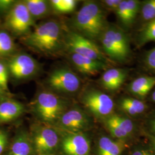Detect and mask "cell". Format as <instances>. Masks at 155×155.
<instances>
[{
  "label": "cell",
  "mask_w": 155,
  "mask_h": 155,
  "mask_svg": "<svg viewBox=\"0 0 155 155\" xmlns=\"http://www.w3.org/2000/svg\"><path fill=\"white\" fill-rule=\"evenodd\" d=\"M65 32L61 22L51 19L36 25L21 40L25 46L38 54L56 55L65 49Z\"/></svg>",
  "instance_id": "6da1fadb"
},
{
  "label": "cell",
  "mask_w": 155,
  "mask_h": 155,
  "mask_svg": "<svg viewBox=\"0 0 155 155\" xmlns=\"http://www.w3.org/2000/svg\"><path fill=\"white\" fill-rule=\"evenodd\" d=\"M109 22L100 2L85 1L71 20L73 31L94 41L98 40Z\"/></svg>",
  "instance_id": "7a4b0ae2"
},
{
  "label": "cell",
  "mask_w": 155,
  "mask_h": 155,
  "mask_svg": "<svg viewBox=\"0 0 155 155\" xmlns=\"http://www.w3.org/2000/svg\"><path fill=\"white\" fill-rule=\"evenodd\" d=\"M98 40L101 50L110 61L124 63L131 58L130 39L119 25L108 23Z\"/></svg>",
  "instance_id": "3957f363"
},
{
  "label": "cell",
  "mask_w": 155,
  "mask_h": 155,
  "mask_svg": "<svg viewBox=\"0 0 155 155\" xmlns=\"http://www.w3.org/2000/svg\"><path fill=\"white\" fill-rule=\"evenodd\" d=\"M68 109L67 101L49 89L39 91L32 104L33 112L41 124L51 127Z\"/></svg>",
  "instance_id": "277c9868"
},
{
  "label": "cell",
  "mask_w": 155,
  "mask_h": 155,
  "mask_svg": "<svg viewBox=\"0 0 155 155\" xmlns=\"http://www.w3.org/2000/svg\"><path fill=\"white\" fill-rule=\"evenodd\" d=\"M80 101L86 110L96 118L104 121L114 114L115 103L113 98L99 89H85L81 95Z\"/></svg>",
  "instance_id": "5b68a950"
},
{
  "label": "cell",
  "mask_w": 155,
  "mask_h": 155,
  "mask_svg": "<svg viewBox=\"0 0 155 155\" xmlns=\"http://www.w3.org/2000/svg\"><path fill=\"white\" fill-rule=\"evenodd\" d=\"M30 136L34 152L39 155H52L59 146L60 134L54 127L34 124Z\"/></svg>",
  "instance_id": "8992f818"
},
{
  "label": "cell",
  "mask_w": 155,
  "mask_h": 155,
  "mask_svg": "<svg viewBox=\"0 0 155 155\" xmlns=\"http://www.w3.org/2000/svg\"><path fill=\"white\" fill-rule=\"evenodd\" d=\"M64 43L65 49L69 53L76 54L108 64L110 62V60L95 41L72 30L66 31Z\"/></svg>",
  "instance_id": "52a82bcc"
},
{
  "label": "cell",
  "mask_w": 155,
  "mask_h": 155,
  "mask_svg": "<svg viewBox=\"0 0 155 155\" xmlns=\"http://www.w3.org/2000/svg\"><path fill=\"white\" fill-rule=\"evenodd\" d=\"M46 82L48 89L56 94H75L82 86L80 78L67 67H59L53 70Z\"/></svg>",
  "instance_id": "ba28073f"
},
{
  "label": "cell",
  "mask_w": 155,
  "mask_h": 155,
  "mask_svg": "<svg viewBox=\"0 0 155 155\" xmlns=\"http://www.w3.org/2000/svg\"><path fill=\"white\" fill-rule=\"evenodd\" d=\"M36 26L23 1H16L6 15L4 27L12 34L21 38L29 33Z\"/></svg>",
  "instance_id": "9c48e42d"
},
{
  "label": "cell",
  "mask_w": 155,
  "mask_h": 155,
  "mask_svg": "<svg viewBox=\"0 0 155 155\" xmlns=\"http://www.w3.org/2000/svg\"><path fill=\"white\" fill-rule=\"evenodd\" d=\"M92 127L89 114L77 106L64 111L54 127L61 131L72 133L84 132Z\"/></svg>",
  "instance_id": "30bf717a"
},
{
  "label": "cell",
  "mask_w": 155,
  "mask_h": 155,
  "mask_svg": "<svg viewBox=\"0 0 155 155\" xmlns=\"http://www.w3.org/2000/svg\"><path fill=\"white\" fill-rule=\"evenodd\" d=\"M58 130L60 134L59 147L63 155H90V141L86 133L67 132L58 129Z\"/></svg>",
  "instance_id": "8fae6325"
},
{
  "label": "cell",
  "mask_w": 155,
  "mask_h": 155,
  "mask_svg": "<svg viewBox=\"0 0 155 155\" xmlns=\"http://www.w3.org/2000/svg\"><path fill=\"white\" fill-rule=\"evenodd\" d=\"M6 63L9 75L15 79H29L39 71L38 62L32 56L25 53L20 52L12 56Z\"/></svg>",
  "instance_id": "7c38bea8"
},
{
  "label": "cell",
  "mask_w": 155,
  "mask_h": 155,
  "mask_svg": "<svg viewBox=\"0 0 155 155\" xmlns=\"http://www.w3.org/2000/svg\"><path fill=\"white\" fill-rule=\"evenodd\" d=\"M104 122L111 136L121 141L130 136L135 128L132 120L127 117L115 113L106 118Z\"/></svg>",
  "instance_id": "4fadbf2b"
},
{
  "label": "cell",
  "mask_w": 155,
  "mask_h": 155,
  "mask_svg": "<svg viewBox=\"0 0 155 155\" xmlns=\"http://www.w3.org/2000/svg\"><path fill=\"white\" fill-rule=\"evenodd\" d=\"M141 1L138 0H121L115 14L120 27L125 31L132 28L139 15Z\"/></svg>",
  "instance_id": "5bb4252c"
},
{
  "label": "cell",
  "mask_w": 155,
  "mask_h": 155,
  "mask_svg": "<svg viewBox=\"0 0 155 155\" xmlns=\"http://www.w3.org/2000/svg\"><path fill=\"white\" fill-rule=\"evenodd\" d=\"M70 59L73 66L79 72L89 76L95 75L101 71H104L109 66V64L105 62L74 53H70Z\"/></svg>",
  "instance_id": "9a60e30c"
},
{
  "label": "cell",
  "mask_w": 155,
  "mask_h": 155,
  "mask_svg": "<svg viewBox=\"0 0 155 155\" xmlns=\"http://www.w3.org/2000/svg\"><path fill=\"white\" fill-rule=\"evenodd\" d=\"M129 70L123 68H107L102 74L100 83L103 89L109 92H116L125 82Z\"/></svg>",
  "instance_id": "2e32d148"
},
{
  "label": "cell",
  "mask_w": 155,
  "mask_h": 155,
  "mask_svg": "<svg viewBox=\"0 0 155 155\" xmlns=\"http://www.w3.org/2000/svg\"><path fill=\"white\" fill-rule=\"evenodd\" d=\"M24 111L25 106L20 102L8 96L0 97V124L16 120Z\"/></svg>",
  "instance_id": "e0dca14e"
},
{
  "label": "cell",
  "mask_w": 155,
  "mask_h": 155,
  "mask_svg": "<svg viewBox=\"0 0 155 155\" xmlns=\"http://www.w3.org/2000/svg\"><path fill=\"white\" fill-rule=\"evenodd\" d=\"M155 87V76H141L127 84V90L139 100H143L150 93Z\"/></svg>",
  "instance_id": "ac0fdd59"
},
{
  "label": "cell",
  "mask_w": 155,
  "mask_h": 155,
  "mask_svg": "<svg viewBox=\"0 0 155 155\" xmlns=\"http://www.w3.org/2000/svg\"><path fill=\"white\" fill-rule=\"evenodd\" d=\"M125 148L124 141L102 136L97 141L96 155H122Z\"/></svg>",
  "instance_id": "d6986e66"
},
{
  "label": "cell",
  "mask_w": 155,
  "mask_h": 155,
  "mask_svg": "<svg viewBox=\"0 0 155 155\" xmlns=\"http://www.w3.org/2000/svg\"><path fill=\"white\" fill-rule=\"evenodd\" d=\"M33 153L30 134L24 130L19 131L13 140L9 155H32Z\"/></svg>",
  "instance_id": "ffe728a7"
},
{
  "label": "cell",
  "mask_w": 155,
  "mask_h": 155,
  "mask_svg": "<svg viewBox=\"0 0 155 155\" xmlns=\"http://www.w3.org/2000/svg\"><path fill=\"white\" fill-rule=\"evenodd\" d=\"M119 109L130 116H137L143 114L147 105L143 100L133 97H122L118 102Z\"/></svg>",
  "instance_id": "44dd1931"
},
{
  "label": "cell",
  "mask_w": 155,
  "mask_h": 155,
  "mask_svg": "<svg viewBox=\"0 0 155 155\" xmlns=\"http://www.w3.org/2000/svg\"><path fill=\"white\" fill-rule=\"evenodd\" d=\"M23 1L35 21L45 18L52 12L48 1L25 0Z\"/></svg>",
  "instance_id": "7402d4cb"
},
{
  "label": "cell",
  "mask_w": 155,
  "mask_h": 155,
  "mask_svg": "<svg viewBox=\"0 0 155 155\" xmlns=\"http://www.w3.org/2000/svg\"><path fill=\"white\" fill-rule=\"evenodd\" d=\"M135 41L138 47L155 41V19L143 24L136 35Z\"/></svg>",
  "instance_id": "603a6c76"
},
{
  "label": "cell",
  "mask_w": 155,
  "mask_h": 155,
  "mask_svg": "<svg viewBox=\"0 0 155 155\" xmlns=\"http://www.w3.org/2000/svg\"><path fill=\"white\" fill-rule=\"evenodd\" d=\"M52 11L59 14H66L74 11L78 4L77 0L49 1Z\"/></svg>",
  "instance_id": "cb8c5ba5"
},
{
  "label": "cell",
  "mask_w": 155,
  "mask_h": 155,
  "mask_svg": "<svg viewBox=\"0 0 155 155\" xmlns=\"http://www.w3.org/2000/svg\"><path fill=\"white\" fill-rule=\"evenodd\" d=\"M139 15L144 24L155 19V0L141 1Z\"/></svg>",
  "instance_id": "d4e9b609"
},
{
  "label": "cell",
  "mask_w": 155,
  "mask_h": 155,
  "mask_svg": "<svg viewBox=\"0 0 155 155\" xmlns=\"http://www.w3.org/2000/svg\"><path fill=\"white\" fill-rule=\"evenodd\" d=\"M15 50V45L10 34L5 31H0V56L9 55Z\"/></svg>",
  "instance_id": "484cf974"
},
{
  "label": "cell",
  "mask_w": 155,
  "mask_h": 155,
  "mask_svg": "<svg viewBox=\"0 0 155 155\" xmlns=\"http://www.w3.org/2000/svg\"><path fill=\"white\" fill-rule=\"evenodd\" d=\"M9 72L6 63L0 61V87L8 92V79Z\"/></svg>",
  "instance_id": "4316f807"
},
{
  "label": "cell",
  "mask_w": 155,
  "mask_h": 155,
  "mask_svg": "<svg viewBox=\"0 0 155 155\" xmlns=\"http://www.w3.org/2000/svg\"><path fill=\"white\" fill-rule=\"evenodd\" d=\"M143 63L146 68L155 73V47L145 52Z\"/></svg>",
  "instance_id": "83f0119b"
},
{
  "label": "cell",
  "mask_w": 155,
  "mask_h": 155,
  "mask_svg": "<svg viewBox=\"0 0 155 155\" xmlns=\"http://www.w3.org/2000/svg\"><path fill=\"white\" fill-rule=\"evenodd\" d=\"M121 2V0H103L101 1L100 3L106 11H108L115 13Z\"/></svg>",
  "instance_id": "f1b7e54d"
},
{
  "label": "cell",
  "mask_w": 155,
  "mask_h": 155,
  "mask_svg": "<svg viewBox=\"0 0 155 155\" xmlns=\"http://www.w3.org/2000/svg\"><path fill=\"white\" fill-rule=\"evenodd\" d=\"M16 2L14 0H0V13L7 15Z\"/></svg>",
  "instance_id": "f546056e"
},
{
  "label": "cell",
  "mask_w": 155,
  "mask_h": 155,
  "mask_svg": "<svg viewBox=\"0 0 155 155\" xmlns=\"http://www.w3.org/2000/svg\"><path fill=\"white\" fill-rule=\"evenodd\" d=\"M8 144V136L5 131L0 130V155L5 150Z\"/></svg>",
  "instance_id": "4dcf8cb0"
},
{
  "label": "cell",
  "mask_w": 155,
  "mask_h": 155,
  "mask_svg": "<svg viewBox=\"0 0 155 155\" xmlns=\"http://www.w3.org/2000/svg\"><path fill=\"white\" fill-rule=\"evenodd\" d=\"M130 155H155V153L146 147H139L133 150Z\"/></svg>",
  "instance_id": "1f68e13d"
},
{
  "label": "cell",
  "mask_w": 155,
  "mask_h": 155,
  "mask_svg": "<svg viewBox=\"0 0 155 155\" xmlns=\"http://www.w3.org/2000/svg\"><path fill=\"white\" fill-rule=\"evenodd\" d=\"M148 124L150 131L155 134V114L150 119Z\"/></svg>",
  "instance_id": "d6a6232c"
},
{
  "label": "cell",
  "mask_w": 155,
  "mask_h": 155,
  "mask_svg": "<svg viewBox=\"0 0 155 155\" xmlns=\"http://www.w3.org/2000/svg\"><path fill=\"white\" fill-rule=\"evenodd\" d=\"M150 98L152 102L155 103V87L151 91V93H150Z\"/></svg>",
  "instance_id": "836d02e7"
},
{
  "label": "cell",
  "mask_w": 155,
  "mask_h": 155,
  "mask_svg": "<svg viewBox=\"0 0 155 155\" xmlns=\"http://www.w3.org/2000/svg\"><path fill=\"white\" fill-rule=\"evenodd\" d=\"M8 92L4 91L3 89L0 88V97H4V96H8Z\"/></svg>",
  "instance_id": "e575fe53"
},
{
  "label": "cell",
  "mask_w": 155,
  "mask_h": 155,
  "mask_svg": "<svg viewBox=\"0 0 155 155\" xmlns=\"http://www.w3.org/2000/svg\"><path fill=\"white\" fill-rule=\"evenodd\" d=\"M151 140H152L151 142H152V145L153 148V150H155V136L152 137Z\"/></svg>",
  "instance_id": "d590c367"
},
{
  "label": "cell",
  "mask_w": 155,
  "mask_h": 155,
  "mask_svg": "<svg viewBox=\"0 0 155 155\" xmlns=\"http://www.w3.org/2000/svg\"><path fill=\"white\" fill-rule=\"evenodd\" d=\"M0 23H1V21H0Z\"/></svg>",
  "instance_id": "8d00e7d4"
}]
</instances>
